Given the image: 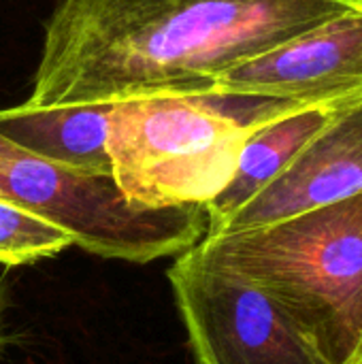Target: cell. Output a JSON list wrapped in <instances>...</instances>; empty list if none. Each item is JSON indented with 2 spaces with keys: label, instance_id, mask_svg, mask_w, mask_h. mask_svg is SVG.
<instances>
[{
  "label": "cell",
  "instance_id": "8992f818",
  "mask_svg": "<svg viewBox=\"0 0 362 364\" xmlns=\"http://www.w3.org/2000/svg\"><path fill=\"white\" fill-rule=\"evenodd\" d=\"M209 94L290 105L362 98V2L213 79Z\"/></svg>",
  "mask_w": 362,
  "mask_h": 364
},
{
  "label": "cell",
  "instance_id": "30bf717a",
  "mask_svg": "<svg viewBox=\"0 0 362 364\" xmlns=\"http://www.w3.org/2000/svg\"><path fill=\"white\" fill-rule=\"evenodd\" d=\"M77 245L58 222L0 196V267H23Z\"/></svg>",
  "mask_w": 362,
  "mask_h": 364
},
{
  "label": "cell",
  "instance_id": "52a82bcc",
  "mask_svg": "<svg viewBox=\"0 0 362 364\" xmlns=\"http://www.w3.org/2000/svg\"><path fill=\"white\" fill-rule=\"evenodd\" d=\"M362 194V98L348 105L215 232L250 230ZM213 237V235H209Z\"/></svg>",
  "mask_w": 362,
  "mask_h": 364
},
{
  "label": "cell",
  "instance_id": "8fae6325",
  "mask_svg": "<svg viewBox=\"0 0 362 364\" xmlns=\"http://www.w3.org/2000/svg\"><path fill=\"white\" fill-rule=\"evenodd\" d=\"M11 305V294H9V284L4 282V277L0 275V352L4 348V318H6V309Z\"/></svg>",
  "mask_w": 362,
  "mask_h": 364
},
{
  "label": "cell",
  "instance_id": "3957f363",
  "mask_svg": "<svg viewBox=\"0 0 362 364\" xmlns=\"http://www.w3.org/2000/svg\"><path fill=\"white\" fill-rule=\"evenodd\" d=\"M292 107L303 105L218 94L115 102L107 134L111 179L134 207H205L230 181L247 136Z\"/></svg>",
  "mask_w": 362,
  "mask_h": 364
},
{
  "label": "cell",
  "instance_id": "ba28073f",
  "mask_svg": "<svg viewBox=\"0 0 362 364\" xmlns=\"http://www.w3.org/2000/svg\"><path fill=\"white\" fill-rule=\"evenodd\" d=\"M352 102L292 107L262 122L243 143L226 188L205 205L209 220L207 237L215 235L235 211L282 175L290 162Z\"/></svg>",
  "mask_w": 362,
  "mask_h": 364
},
{
  "label": "cell",
  "instance_id": "6da1fadb",
  "mask_svg": "<svg viewBox=\"0 0 362 364\" xmlns=\"http://www.w3.org/2000/svg\"><path fill=\"white\" fill-rule=\"evenodd\" d=\"M362 0H60L26 109L209 94L213 79Z\"/></svg>",
  "mask_w": 362,
  "mask_h": 364
},
{
  "label": "cell",
  "instance_id": "7a4b0ae2",
  "mask_svg": "<svg viewBox=\"0 0 362 364\" xmlns=\"http://www.w3.org/2000/svg\"><path fill=\"white\" fill-rule=\"evenodd\" d=\"M192 250L271 294L329 363L362 364V194Z\"/></svg>",
  "mask_w": 362,
  "mask_h": 364
},
{
  "label": "cell",
  "instance_id": "277c9868",
  "mask_svg": "<svg viewBox=\"0 0 362 364\" xmlns=\"http://www.w3.org/2000/svg\"><path fill=\"white\" fill-rule=\"evenodd\" d=\"M0 196L66 228L87 254L147 264L179 256L207 237L201 205L143 209L130 205L109 177L58 168L0 134Z\"/></svg>",
  "mask_w": 362,
  "mask_h": 364
},
{
  "label": "cell",
  "instance_id": "9c48e42d",
  "mask_svg": "<svg viewBox=\"0 0 362 364\" xmlns=\"http://www.w3.org/2000/svg\"><path fill=\"white\" fill-rule=\"evenodd\" d=\"M113 105L0 111V134L28 154L85 177H109V115Z\"/></svg>",
  "mask_w": 362,
  "mask_h": 364
},
{
  "label": "cell",
  "instance_id": "5b68a950",
  "mask_svg": "<svg viewBox=\"0 0 362 364\" xmlns=\"http://www.w3.org/2000/svg\"><path fill=\"white\" fill-rule=\"evenodd\" d=\"M166 277L198 364H331L271 294L192 247Z\"/></svg>",
  "mask_w": 362,
  "mask_h": 364
}]
</instances>
